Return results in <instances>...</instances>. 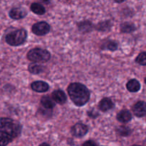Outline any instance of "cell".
<instances>
[{"instance_id":"19","label":"cell","mask_w":146,"mask_h":146,"mask_svg":"<svg viewBox=\"0 0 146 146\" xmlns=\"http://www.w3.org/2000/svg\"><path fill=\"white\" fill-rule=\"evenodd\" d=\"M117 132L121 136L126 137L131 135V129L130 128H128V127L125 126V125H122V126H120L117 129Z\"/></svg>"},{"instance_id":"5","label":"cell","mask_w":146,"mask_h":146,"mask_svg":"<svg viewBox=\"0 0 146 146\" xmlns=\"http://www.w3.org/2000/svg\"><path fill=\"white\" fill-rule=\"evenodd\" d=\"M51 27L48 23L45 21H40L32 26V32L37 36H44L50 31Z\"/></svg>"},{"instance_id":"25","label":"cell","mask_w":146,"mask_h":146,"mask_svg":"<svg viewBox=\"0 0 146 146\" xmlns=\"http://www.w3.org/2000/svg\"><path fill=\"white\" fill-rule=\"evenodd\" d=\"M145 84H146V77L145 78Z\"/></svg>"},{"instance_id":"1","label":"cell","mask_w":146,"mask_h":146,"mask_svg":"<svg viewBox=\"0 0 146 146\" xmlns=\"http://www.w3.org/2000/svg\"><path fill=\"white\" fill-rule=\"evenodd\" d=\"M68 96L77 106H83L90 99V91L86 86L80 83H72L67 88Z\"/></svg>"},{"instance_id":"7","label":"cell","mask_w":146,"mask_h":146,"mask_svg":"<svg viewBox=\"0 0 146 146\" xmlns=\"http://www.w3.org/2000/svg\"><path fill=\"white\" fill-rule=\"evenodd\" d=\"M133 112L134 115L138 118H142L146 115V102L138 101L133 106Z\"/></svg>"},{"instance_id":"18","label":"cell","mask_w":146,"mask_h":146,"mask_svg":"<svg viewBox=\"0 0 146 146\" xmlns=\"http://www.w3.org/2000/svg\"><path fill=\"white\" fill-rule=\"evenodd\" d=\"M136 29L135 26L132 23L125 22L121 25V30L123 33H131Z\"/></svg>"},{"instance_id":"11","label":"cell","mask_w":146,"mask_h":146,"mask_svg":"<svg viewBox=\"0 0 146 146\" xmlns=\"http://www.w3.org/2000/svg\"><path fill=\"white\" fill-rule=\"evenodd\" d=\"M116 118L119 122L123 123H126L132 119V114L128 110H122L117 114Z\"/></svg>"},{"instance_id":"22","label":"cell","mask_w":146,"mask_h":146,"mask_svg":"<svg viewBox=\"0 0 146 146\" xmlns=\"http://www.w3.org/2000/svg\"><path fill=\"white\" fill-rule=\"evenodd\" d=\"M82 146H98L96 143L94 141H87L83 143Z\"/></svg>"},{"instance_id":"3","label":"cell","mask_w":146,"mask_h":146,"mask_svg":"<svg viewBox=\"0 0 146 146\" xmlns=\"http://www.w3.org/2000/svg\"><path fill=\"white\" fill-rule=\"evenodd\" d=\"M27 38V31L23 29H20L7 34L5 36V41L7 44L11 46H19L25 42Z\"/></svg>"},{"instance_id":"4","label":"cell","mask_w":146,"mask_h":146,"mask_svg":"<svg viewBox=\"0 0 146 146\" xmlns=\"http://www.w3.org/2000/svg\"><path fill=\"white\" fill-rule=\"evenodd\" d=\"M51 58V54L47 50L34 48L27 53V58L32 62H46Z\"/></svg>"},{"instance_id":"12","label":"cell","mask_w":146,"mask_h":146,"mask_svg":"<svg viewBox=\"0 0 146 146\" xmlns=\"http://www.w3.org/2000/svg\"><path fill=\"white\" fill-rule=\"evenodd\" d=\"M113 106V103L108 98H104L98 104V108L103 112H106V111L112 109Z\"/></svg>"},{"instance_id":"8","label":"cell","mask_w":146,"mask_h":146,"mask_svg":"<svg viewBox=\"0 0 146 146\" xmlns=\"http://www.w3.org/2000/svg\"><path fill=\"white\" fill-rule=\"evenodd\" d=\"M27 15L26 9L21 7H14L12 8L9 12V16L11 19L14 20L21 19Z\"/></svg>"},{"instance_id":"20","label":"cell","mask_w":146,"mask_h":146,"mask_svg":"<svg viewBox=\"0 0 146 146\" xmlns=\"http://www.w3.org/2000/svg\"><path fill=\"white\" fill-rule=\"evenodd\" d=\"M135 61L140 65L146 66V51L139 54V55L137 56L136 59H135Z\"/></svg>"},{"instance_id":"13","label":"cell","mask_w":146,"mask_h":146,"mask_svg":"<svg viewBox=\"0 0 146 146\" xmlns=\"http://www.w3.org/2000/svg\"><path fill=\"white\" fill-rule=\"evenodd\" d=\"M126 88L128 91L132 93H136L141 89V84L136 79H131L127 83Z\"/></svg>"},{"instance_id":"6","label":"cell","mask_w":146,"mask_h":146,"mask_svg":"<svg viewBox=\"0 0 146 146\" xmlns=\"http://www.w3.org/2000/svg\"><path fill=\"white\" fill-rule=\"evenodd\" d=\"M88 128L87 127V125H86L85 124L80 123L75 124L71 128V133L77 138H81V137L84 136L88 133Z\"/></svg>"},{"instance_id":"15","label":"cell","mask_w":146,"mask_h":146,"mask_svg":"<svg viewBox=\"0 0 146 146\" xmlns=\"http://www.w3.org/2000/svg\"><path fill=\"white\" fill-rule=\"evenodd\" d=\"M41 104L42 106L46 109H53L55 107V103L48 96H43L41 99Z\"/></svg>"},{"instance_id":"23","label":"cell","mask_w":146,"mask_h":146,"mask_svg":"<svg viewBox=\"0 0 146 146\" xmlns=\"http://www.w3.org/2000/svg\"><path fill=\"white\" fill-rule=\"evenodd\" d=\"M38 146H50V145H49V144L46 143H43L40 144V145Z\"/></svg>"},{"instance_id":"24","label":"cell","mask_w":146,"mask_h":146,"mask_svg":"<svg viewBox=\"0 0 146 146\" xmlns=\"http://www.w3.org/2000/svg\"><path fill=\"white\" fill-rule=\"evenodd\" d=\"M131 146H142V145H133Z\"/></svg>"},{"instance_id":"10","label":"cell","mask_w":146,"mask_h":146,"mask_svg":"<svg viewBox=\"0 0 146 146\" xmlns=\"http://www.w3.org/2000/svg\"><path fill=\"white\" fill-rule=\"evenodd\" d=\"M52 99L55 101L56 104L62 105L66 102V95L65 93L61 90H56L52 93Z\"/></svg>"},{"instance_id":"9","label":"cell","mask_w":146,"mask_h":146,"mask_svg":"<svg viewBox=\"0 0 146 146\" xmlns=\"http://www.w3.org/2000/svg\"><path fill=\"white\" fill-rule=\"evenodd\" d=\"M31 89L38 93H44L49 89V86L47 83L42 81H34L31 84Z\"/></svg>"},{"instance_id":"14","label":"cell","mask_w":146,"mask_h":146,"mask_svg":"<svg viewBox=\"0 0 146 146\" xmlns=\"http://www.w3.org/2000/svg\"><path fill=\"white\" fill-rule=\"evenodd\" d=\"M14 138L7 132L0 131V146H7L12 142Z\"/></svg>"},{"instance_id":"21","label":"cell","mask_w":146,"mask_h":146,"mask_svg":"<svg viewBox=\"0 0 146 146\" xmlns=\"http://www.w3.org/2000/svg\"><path fill=\"white\" fill-rule=\"evenodd\" d=\"M118 48V44L115 42V41H110L108 44H107V48L111 51H115Z\"/></svg>"},{"instance_id":"17","label":"cell","mask_w":146,"mask_h":146,"mask_svg":"<svg viewBox=\"0 0 146 146\" xmlns=\"http://www.w3.org/2000/svg\"><path fill=\"white\" fill-rule=\"evenodd\" d=\"M30 9H31L32 12H34L36 14H38V15H43L46 12V9L44 7L41 5V4H39V3H33V4H31Z\"/></svg>"},{"instance_id":"2","label":"cell","mask_w":146,"mask_h":146,"mask_svg":"<svg viewBox=\"0 0 146 146\" xmlns=\"http://www.w3.org/2000/svg\"><path fill=\"white\" fill-rule=\"evenodd\" d=\"M0 129L7 132L14 139L20 135L22 126L19 123L10 118H0Z\"/></svg>"},{"instance_id":"16","label":"cell","mask_w":146,"mask_h":146,"mask_svg":"<svg viewBox=\"0 0 146 146\" xmlns=\"http://www.w3.org/2000/svg\"><path fill=\"white\" fill-rule=\"evenodd\" d=\"M28 70L31 74H38L44 71V67L41 64H37V63H32V64H29L28 67Z\"/></svg>"}]
</instances>
